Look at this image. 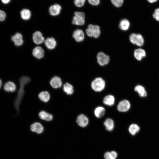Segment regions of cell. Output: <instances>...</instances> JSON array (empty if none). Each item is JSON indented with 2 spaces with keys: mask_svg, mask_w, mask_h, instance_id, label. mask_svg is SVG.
Returning a JSON list of instances; mask_svg holds the SVG:
<instances>
[{
  "mask_svg": "<svg viewBox=\"0 0 159 159\" xmlns=\"http://www.w3.org/2000/svg\"><path fill=\"white\" fill-rule=\"evenodd\" d=\"M105 159H112L110 152H106L104 155Z\"/></svg>",
  "mask_w": 159,
  "mask_h": 159,
  "instance_id": "35",
  "label": "cell"
},
{
  "mask_svg": "<svg viewBox=\"0 0 159 159\" xmlns=\"http://www.w3.org/2000/svg\"><path fill=\"white\" fill-rule=\"evenodd\" d=\"M104 125L106 129L108 131H112L114 128V122L111 118L106 119L104 122Z\"/></svg>",
  "mask_w": 159,
  "mask_h": 159,
  "instance_id": "22",
  "label": "cell"
},
{
  "mask_svg": "<svg viewBox=\"0 0 159 159\" xmlns=\"http://www.w3.org/2000/svg\"><path fill=\"white\" fill-rule=\"evenodd\" d=\"M140 130V127L137 124L133 123L129 126L128 130L129 132L132 135H135Z\"/></svg>",
  "mask_w": 159,
  "mask_h": 159,
  "instance_id": "27",
  "label": "cell"
},
{
  "mask_svg": "<svg viewBox=\"0 0 159 159\" xmlns=\"http://www.w3.org/2000/svg\"><path fill=\"white\" fill-rule=\"evenodd\" d=\"M20 16L23 19L27 20L30 18L31 13L29 9H24L21 11Z\"/></svg>",
  "mask_w": 159,
  "mask_h": 159,
  "instance_id": "23",
  "label": "cell"
},
{
  "mask_svg": "<svg viewBox=\"0 0 159 159\" xmlns=\"http://www.w3.org/2000/svg\"><path fill=\"white\" fill-rule=\"evenodd\" d=\"M31 130L37 134L43 132L44 127L39 122H35L31 125L30 126Z\"/></svg>",
  "mask_w": 159,
  "mask_h": 159,
  "instance_id": "14",
  "label": "cell"
},
{
  "mask_svg": "<svg viewBox=\"0 0 159 159\" xmlns=\"http://www.w3.org/2000/svg\"><path fill=\"white\" fill-rule=\"evenodd\" d=\"M44 52L43 49L40 47H35L32 51L33 55L38 59H41L44 56Z\"/></svg>",
  "mask_w": 159,
  "mask_h": 159,
  "instance_id": "15",
  "label": "cell"
},
{
  "mask_svg": "<svg viewBox=\"0 0 159 159\" xmlns=\"http://www.w3.org/2000/svg\"><path fill=\"white\" fill-rule=\"evenodd\" d=\"M137 34L132 33L129 36V40L130 42L134 44H136Z\"/></svg>",
  "mask_w": 159,
  "mask_h": 159,
  "instance_id": "30",
  "label": "cell"
},
{
  "mask_svg": "<svg viewBox=\"0 0 159 159\" xmlns=\"http://www.w3.org/2000/svg\"><path fill=\"white\" fill-rule=\"evenodd\" d=\"M38 97L41 101L44 102H48L50 98L49 94L47 91H44L41 92L39 94Z\"/></svg>",
  "mask_w": 159,
  "mask_h": 159,
  "instance_id": "26",
  "label": "cell"
},
{
  "mask_svg": "<svg viewBox=\"0 0 159 159\" xmlns=\"http://www.w3.org/2000/svg\"><path fill=\"white\" fill-rule=\"evenodd\" d=\"M105 86V80L102 78L98 77L95 78L92 82L91 87L94 91L100 92L102 91Z\"/></svg>",
  "mask_w": 159,
  "mask_h": 159,
  "instance_id": "2",
  "label": "cell"
},
{
  "mask_svg": "<svg viewBox=\"0 0 159 159\" xmlns=\"http://www.w3.org/2000/svg\"><path fill=\"white\" fill-rule=\"evenodd\" d=\"M44 44L48 49H53L55 47L57 42L54 38L49 37L44 41Z\"/></svg>",
  "mask_w": 159,
  "mask_h": 159,
  "instance_id": "16",
  "label": "cell"
},
{
  "mask_svg": "<svg viewBox=\"0 0 159 159\" xmlns=\"http://www.w3.org/2000/svg\"><path fill=\"white\" fill-rule=\"evenodd\" d=\"M112 159H116L117 156V154L115 151H112L110 152Z\"/></svg>",
  "mask_w": 159,
  "mask_h": 159,
  "instance_id": "36",
  "label": "cell"
},
{
  "mask_svg": "<svg viewBox=\"0 0 159 159\" xmlns=\"http://www.w3.org/2000/svg\"><path fill=\"white\" fill-rule=\"evenodd\" d=\"M158 0H147V1L150 3L153 4L157 1Z\"/></svg>",
  "mask_w": 159,
  "mask_h": 159,
  "instance_id": "37",
  "label": "cell"
},
{
  "mask_svg": "<svg viewBox=\"0 0 159 159\" xmlns=\"http://www.w3.org/2000/svg\"><path fill=\"white\" fill-rule=\"evenodd\" d=\"M73 17L72 23L73 24L82 26L85 23V15L83 12L75 11Z\"/></svg>",
  "mask_w": 159,
  "mask_h": 159,
  "instance_id": "4",
  "label": "cell"
},
{
  "mask_svg": "<svg viewBox=\"0 0 159 159\" xmlns=\"http://www.w3.org/2000/svg\"><path fill=\"white\" fill-rule=\"evenodd\" d=\"M89 3L91 4L96 6L100 3V0H88Z\"/></svg>",
  "mask_w": 159,
  "mask_h": 159,
  "instance_id": "34",
  "label": "cell"
},
{
  "mask_svg": "<svg viewBox=\"0 0 159 159\" xmlns=\"http://www.w3.org/2000/svg\"><path fill=\"white\" fill-rule=\"evenodd\" d=\"M115 98L112 95H108L106 96L103 100V103L107 105L112 106L115 103Z\"/></svg>",
  "mask_w": 159,
  "mask_h": 159,
  "instance_id": "21",
  "label": "cell"
},
{
  "mask_svg": "<svg viewBox=\"0 0 159 159\" xmlns=\"http://www.w3.org/2000/svg\"><path fill=\"white\" fill-rule=\"evenodd\" d=\"M134 90L141 97H145L147 95V93L145 89L142 85H137L135 87Z\"/></svg>",
  "mask_w": 159,
  "mask_h": 159,
  "instance_id": "17",
  "label": "cell"
},
{
  "mask_svg": "<svg viewBox=\"0 0 159 159\" xmlns=\"http://www.w3.org/2000/svg\"><path fill=\"white\" fill-rule=\"evenodd\" d=\"M33 40L34 42L37 44H42L44 41V39L41 32L37 31L33 34Z\"/></svg>",
  "mask_w": 159,
  "mask_h": 159,
  "instance_id": "9",
  "label": "cell"
},
{
  "mask_svg": "<svg viewBox=\"0 0 159 159\" xmlns=\"http://www.w3.org/2000/svg\"><path fill=\"white\" fill-rule=\"evenodd\" d=\"M105 108L102 106L97 107L94 111L95 116L98 118H100L103 117L105 115Z\"/></svg>",
  "mask_w": 159,
  "mask_h": 159,
  "instance_id": "24",
  "label": "cell"
},
{
  "mask_svg": "<svg viewBox=\"0 0 159 159\" xmlns=\"http://www.w3.org/2000/svg\"><path fill=\"white\" fill-rule=\"evenodd\" d=\"M30 81V78L27 76L22 77L19 80L20 87L17 92V96L14 102V107L17 112V115L19 112V106L24 94V87Z\"/></svg>",
  "mask_w": 159,
  "mask_h": 159,
  "instance_id": "1",
  "label": "cell"
},
{
  "mask_svg": "<svg viewBox=\"0 0 159 159\" xmlns=\"http://www.w3.org/2000/svg\"><path fill=\"white\" fill-rule=\"evenodd\" d=\"M50 84L53 88L57 89L62 86V82L59 77L56 76L51 79L50 81Z\"/></svg>",
  "mask_w": 159,
  "mask_h": 159,
  "instance_id": "11",
  "label": "cell"
},
{
  "mask_svg": "<svg viewBox=\"0 0 159 159\" xmlns=\"http://www.w3.org/2000/svg\"><path fill=\"white\" fill-rule=\"evenodd\" d=\"M61 9L62 7L59 4H54L52 5L49 7V12L52 16H57L59 14Z\"/></svg>",
  "mask_w": 159,
  "mask_h": 159,
  "instance_id": "8",
  "label": "cell"
},
{
  "mask_svg": "<svg viewBox=\"0 0 159 159\" xmlns=\"http://www.w3.org/2000/svg\"><path fill=\"white\" fill-rule=\"evenodd\" d=\"M111 1L113 5L117 7L121 6L124 1V0H111Z\"/></svg>",
  "mask_w": 159,
  "mask_h": 159,
  "instance_id": "29",
  "label": "cell"
},
{
  "mask_svg": "<svg viewBox=\"0 0 159 159\" xmlns=\"http://www.w3.org/2000/svg\"><path fill=\"white\" fill-rule=\"evenodd\" d=\"M153 17L156 21H159V8L155 9L153 14Z\"/></svg>",
  "mask_w": 159,
  "mask_h": 159,
  "instance_id": "32",
  "label": "cell"
},
{
  "mask_svg": "<svg viewBox=\"0 0 159 159\" xmlns=\"http://www.w3.org/2000/svg\"><path fill=\"white\" fill-rule=\"evenodd\" d=\"M11 0H1L2 2L4 4H7L9 3Z\"/></svg>",
  "mask_w": 159,
  "mask_h": 159,
  "instance_id": "38",
  "label": "cell"
},
{
  "mask_svg": "<svg viewBox=\"0 0 159 159\" xmlns=\"http://www.w3.org/2000/svg\"><path fill=\"white\" fill-rule=\"evenodd\" d=\"M144 43V39L142 35L139 34H137L136 45L139 47L143 46Z\"/></svg>",
  "mask_w": 159,
  "mask_h": 159,
  "instance_id": "28",
  "label": "cell"
},
{
  "mask_svg": "<svg viewBox=\"0 0 159 159\" xmlns=\"http://www.w3.org/2000/svg\"><path fill=\"white\" fill-rule=\"evenodd\" d=\"M89 121L87 117L83 114L79 115L76 120V122L78 125L82 127H86L88 125Z\"/></svg>",
  "mask_w": 159,
  "mask_h": 159,
  "instance_id": "7",
  "label": "cell"
},
{
  "mask_svg": "<svg viewBox=\"0 0 159 159\" xmlns=\"http://www.w3.org/2000/svg\"><path fill=\"white\" fill-rule=\"evenodd\" d=\"M130 23L128 20L124 19L121 20L119 24V27L121 30L125 31L128 29Z\"/></svg>",
  "mask_w": 159,
  "mask_h": 159,
  "instance_id": "20",
  "label": "cell"
},
{
  "mask_svg": "<svg viewBox=\"0 0 159 159\" xmlns=\"http://www.w3.org/2000/svg\"><path fill=\"white\" fill-rule=\"evenodd\" d=\"M97 58L98 63L101 66L107 64L110 61L109 57L102 52L98 53Z\"/></svg>",
  "mask_w": 159,
  "mask_h": 159,
  "instance_id": "5",
  "label": "cell"
},
{
  "mask_svg": "<svg viewBox=\"0 0 159 159\" xmlns=\"http://www.w3.org/2000/svg\"><path fill=\"white\" fill-rule=\"evenodd\" d=\"M11 39L14 42L15 45L19 46L21 45L23 43L22 35L20 33H17L12 36Z\"/></svg>",
  "mask_w": 159,
  "mask_h": 159,
  "instance_id": "13",
  "label": "cell"
},
{
  "mask_svg": "<svg viewBox=\"0 0 159 159\" xmlns=\"http://www.w3.org/2000/svg\"><path fill=\"white\" fill-rule=\"evenodd\" d=\"M85 1V0H74V2L76 6L80 7L84 5Z\"/></svg>",
  "mask_w": 159,
  "mask_h": 159,
  "instance_id": "31",
  "label": "cell"
},
{
  "mask_svg": "<svg viewBox=\"0 0 159 159\" xmlns=\"http://www.w3.org/2000/svg\"><path fill=\"white\" fill-rule=\"evenodd\" d=\"M4 90L8 92H14L16 90V86L13 82L9 81L5 83L4 87Z\"/></svg>",
  "mask_w": 159,
  "mask_h": 159,
  "instance_id": "18",
  "label": "cell"
},
{
  "mask_svg": "<svg viewBox=\"0 0 159 159\" xmlns=\"http://www.w3.org/2000/svg\"><path fill=\"white\" fill-rule=\"evenodd\" d=\"M63 90L68 95H71L74 92L73 86L68 82L66 83L64 85Z\"/></svg>",
  "mask_w": 159,
  "mask_h": 159,
  "instance_id": "25",
  "label": "cell"
},
{
  "mask_svg": "<svg viewBox=\"0 0 159 159\" xmlns=\"http://www.w3.org/2000/svg\"><path fill=\"white\" fill-rule=\"evenodd\" d=\"M6 14L3 11L0 10V21H3L5 19Z\"/></svg>",
  "mask_w": 159,
  "mask_h": 159,
  "instance_id": "33",
  "label": "cell"
},
{
  "mask_svg": "<svg viewBox=\"0 0 159 159\" xmlns=\"http://www.w3.org/2000/svg\"><path fill=\"white\" fill-rule=\"evenodd\" d=\"M39 118L42 120L47 121H51L53 119V115L46 111H42L39 114Z\"/></svg>",
  "mask_w": 159,
  "mask_h": 159,
  "instance_id": "19",
  "label": "cell"
},
{
  "mask_svg": "<svg viewBox=\"0 0 159 159\" xmlns=\"http://www.w3.org/2000/svg\"><path fill=\"white\" fill-rule=\"evenodd\" d=\"M2 84V81L0 79V89H1Z\"/></svg>",
  "mask_w": 159,
  "mask_h": 159,
  "instance_id": "39",
  "label": "cell"
},
{
  "mask_svg": "<svg viewBox=\"0 0 159 159\" xmlns=\"http://www.w3.org/2000/svg\"><path fill=\"white\" fill-rule=\"evenodd\" d=\"M131 104L129 101L126 100L120 101L117 105V108L120 112H125L128 111L130 107Z\"/></svg>",
  "mask_w": 159,
  "mask_h": 159,
  "instance_id": "6",
  "label": "cell"
},
{
  "mask_svg": "<svg viewBox=\"0 0 159 159\" xmlns=\"http://www.w3.org/2000/svg\"><path fill=\"white\" fill-rule=\"evenodd\" d=\"M87 35L90 37H93L97 38L100 35V28L97 25L89 24L86 30Z\"/></svg>",
  "mask_w": 159,
  "mask_h": 159,
  "instance_id": "3",
  "label": "cell"
},
{
  "mask_svg": "<svg viewBox=\"0 0 159 159\" xmlns=\"http://www.w3.org/2000/svg\"><path fill=\"white\" fill-rule=\"evenodd\" d=\"M134 55L135 58L138 61H141L146 56L145 51L141 48L135 49L134 52Z\"/></svg>",
  "mask_w": 159,
  "mask_h": 159,
  "instance_id": "12",
  "label": "cell"
},
{
  "mask_svg": "<svg viewBox=\"0 0 159 159\" xmlns=\"http://www.w3.org/2000/svg\"><path fill=\"white\" fill-rule=\"evenodd\" d=\"M72 36L75 40L78 42L83 41L85 38V35L83 32L80 29L75 30L73 33Z\"/></svg>",
  "mask_w": 159,
  "mask_h": 159,
  "instance_id": "10",
  "label": "cell"
}]
</instances>
